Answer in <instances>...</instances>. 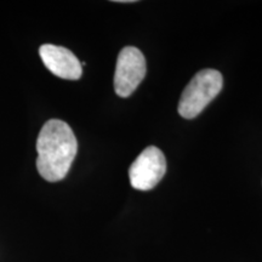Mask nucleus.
<instances>
[{"label":"nucleus","instance_id":"f257e3e1","mask_svg":"<svg viewBox=\"0 0 262 262\" xmlns=\"http://www.w3.org/2000/svg\"><path fill=\"white\" fill-rule=\"evenodd\" d=\"M37 169L49 182L63 180L78 152V141L72 127L60 119L44 124L37 140Z\"/></svg>","mask_w":262,"mask_h":262},{"label":"nucleus","instance_id":"f03ea898","mask_svg":"<svg viewBox=\"0 0 262 262\" xmlns=\"http://www.w3.org/2000/svg\"><path fill=\"white\" fill-rule=\"evenodd\" d=\"M224 86L222 74L216 70H202L182 91L179 102V114L185 119L198 117L214 98L220 94Z\"/></svg>","mask_w":262,"mask_h":262},{"label":"nucleus","instance_id":"7ed1b4c3","mask_svg":"<svg viewBox=\"0 0 262 262\" xmlns=\"http://www.w3.org/2000/svg\"><path fill=\"white\" fill-rule=\"evenodd\" d=\"M147 66L142 51L135 47H125L117 58L114 73V90L119 97H129L134 94L143 78Z\"/></svg>","mask_w":262,"mask_h":262},{"label":"nucleus","instance_id":"20e7f679","mask_svg":"<svg viewBox=\"0 0 262 262\" xmlns=\"http://www.w3.org/2000/svg\"><path fill=\"white\" fill-rule=\"evenodd\" d=\"M165 172V156L158 147L149 146L131 164L129 168L130 185L139 191H150L162 181Z\"/></svg>","mask_w":262,"mask_h":262},{"label":"nucleus","instance_id":"39448f33","mask_svg":"<svg viewBox=\"0 0 262 262\" xmlns=\"http://www.w3.org/2000/svg\"><path fill=\"white\" fill-rule=\"evenodd\" d=\"M42 63L58 78L67 80H78L83 74V67L77 56L67 48L52 44H44L39 48Z\"/></svg>","mask_w":262,"mask_h":262}]
</instances>
